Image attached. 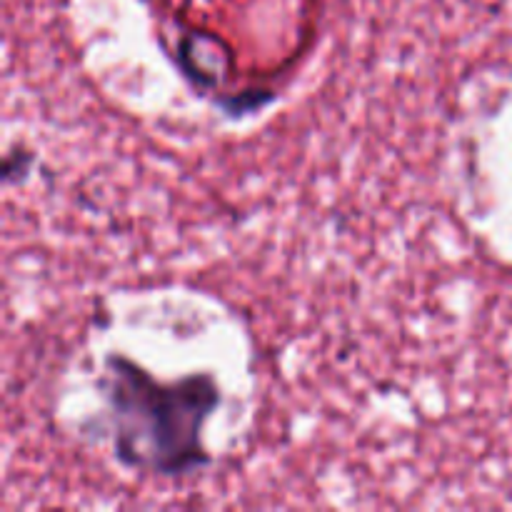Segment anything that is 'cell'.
I'll list each match as a JSON object with an SVG mask.
<instances>
[{"label":"cell","mask_w":512,"mask_h":512,"mask_svg":"<svg viewBox=\"0 0 512 512\" xmlns=\"http://www.w3.org/2000/svg\"><path fill=\"white\" fill-rule=\"evenodd\" d=\"M103 390L115 458L125 468L173 478L208 465L203 428L220 403L210 375L160 383L133 360L110 355Z\"/></svg>","instance_id":"obj_1"}]
</instances>
